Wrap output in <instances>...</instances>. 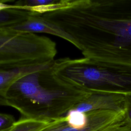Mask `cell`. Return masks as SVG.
Wrapping results in <instances>:
<instances>
[{
    "label": "cell",
    "instance_id": "1",
    "mask_svg": "<svg viewBox=\"0 0 131 131\" xmlns=\"http://www.w3.org/2000/svg\"><path fill=\"white\" fill-rule=\"evenodd\" d=\"M37 15L64 32L87 64L131 75V0H67Z\"/></svg>",
    "mask_w": 131,
    "mask_h": 131
},
{
    "label": "cell",
    "instance_id": "2",
    "mask_svg": "<svg viewBox=\"0 0 131 131\" xmlns=\"http://www.w3.org/2000/svg\"><path fill=\"white\" fill-rule=\"evenodd\" d=\"M48 68L24 75L9 89L8 106L23 118L52 121L63 116L94 93L113 92L92 90L64 80Z\"/></svg>",
    "mask_w": 131,
    "mask_h": 131
},
{
    "label": "cell",
    "instance_id": "3",
    "mask_svg": "<svg viewBox=\"0 0 131 131\" xmlns=\"http://www.w3.org/2000/svg\"><path fill=\"white\" fill-rule=\"evenodd\" d=\"M52 69L62 79L92 90L120 92L131 97V75L87 64L84 57L54 60Z\"/></svg>",
    "mask_w": 131,
    "mask_h": 131
},
{
    "label": "cell",
    "instance_id": "4",
    "mask_svg": "<svg viewBox=\"0 0 131 131\" xmlns=\"http://www.w3.org/2000/svg\"><path fill=\"white\" fill-rule=\"evenodd\" d=\"M54 60H33L0 63V105L8 106L7 93L17 80L29 73L50 67Z\"/></svg>",
    "mask_w": 131,
    "mask_h": 131
},
{
    "label": "cell",
    "instance_id": "5",
    "mask_svg": "<svg viewBox=\"0 0 131 131\" xmlns=\"http://www.w3.org/2000/svg\"><path fill=\"white\" fill-rule=\"evenodd\" d=\"M88 122L82 129H75L69 126L65 116L50 121L39 131H97L111 124L124 120L125 111L96 110L86 113Z\"/></svg>",
    "mask_w": 131,
    "mask_h": 131
},
{
    "label": "cell",
    "instance_id": "6",
    "mask_svg": "<svg viewBox=\"0 0 131 131\" xmlns=\"http://www.w3.org/2000/svg\"><path fill=\"white\" fill-rule=\"evenodd\" d=\"M128 96L119 93H94L72 109L84 113L96 110L125 111Z\"/></svg>",
    "mask_w": 131,
    "mask_h": 131
},
{
    "label": "cell",
    "instance_id": "7",
    "mask_svg": "<svg viewBox=\"0 0 131 131\" xmlns=\"http://www.w3.org/2000/svg\"><path fill=\"white\" fill-rule=\"evenodd\" d=\"M13 30L25 33H45L60 37L67 41L69 37L57 26L42 19V18L33 14L24 21L15 25L6 28Z\"/></svg>",
    "mask_w": 131,
    "mask_h": 131
},
{
    "label": "cell",
    "instance_id": "8",
    "mask_svg": "<svg viewBox=\"0 0 131 131\" xmlns=\"http://www.w3.org/2000/svg\"><path fill=\"white\" fill-rule=\"evenodd\" d=\"M31 12L14 5L13 7L0 11V29L8 28L26 20Z\"/></svg>",
    "mask_w": 131,
    "mask_h": 131
},
{
    "label": "cell",
    "instance_id": "9",
    "mask_svg": "<svg viewBox=\"0 0 131 131\" xmlns=\"http://www.w3.org/2000/svg\"><path fill=\"white\" fill-rule=\"evenodd\" d=\"M50 121L22 117L6 131H39Z\"/></svg>",
    "mask_w": 131,
    "mask_h": 131
},
{
    "label": "cell",
    "instance_id": "10",
    "mask_svg": "<svg viewBox=\"0 0 131 131\" xmlns=\"http://www.w3.org/2000/svg\"><path fill=\"white\" fill-rule=\"evenodd\" d=\"M65 118L68 125L75 129L84 128L88 122L86 113L79 112L74 109L70 110L67 113Z\"/></svg>",
    "mask_w": 131,
    "mask_h": 131
},
{
    "label": "cell",
    "instance_id": "11",
    "mask_svg": "<svg viewBox=\"0 0 131 131\" xmlns=\"http://www.w3.org/2000/svg\"><path fill=\"white\" fill-rule=\"evenodd\" d=\"M64 0H20L16 2L14 5L29 11L36 7L50 6L62 3Z\"/></svg>",
    "mask_w": 131,
    "mask_h": 131
},
{
    "label": "cell",
    "instance_id": "12",
    "mask_svg": "<svg viewBox=\"0 0 131 131\" xmlns=\"http://www.w3.org/2000/svg\"><path fill=\"white\" fill-rule=\"evenodd\" d=\"M97 131H131V127L123 120L111 124Z\"/></svg>",
    "mask_w": 131,
    "mask_h": 131
},
{
    "label": "cell",
    "instance_id": "13",
    "mask_svg": "<svg viewBox=\"0 0 131 131\" xmlns=\"http://www.w3.org/2000/svg\"><path fill=\"white\" fill-rule=\"evenodd\" d=\"M15 122V118L12 115L0 113V131L9 129Z\"/></svg>",
    "mask_w": 131,
    "mask_h": 131
},
{
    "label": "cell",
    "instance_id": "14",
    "mask_svg": "<svg viewBox=\"0 0 131 131\" xmlns=\"http://www.w3.org/2000/svg\"><path fill=\"white\" fill-rule=\"evenodd\" d=\"M124 120L126 124L131 127V97L128 96L125 115Z\"/></svg>",
    "mask_w": 131,
    "mask_h": 131
},
{
    "label": "cell",
    "instance_id": "15",
    "mask_svg": "<svg viewBox=\"0 0 131 131\" xmlns=\"http://www.w3.org/2000/svg\"><path fill=\"white\" fill-rule=\"evenodd\" d=\"M14 6V4H7L6 2L0 1V11L4 9L12 8V7H13Z\"/></svg>",
    "mask_w": 131,
    "mask_h": 131
}]
</instances>
